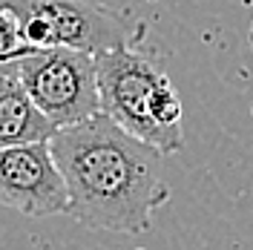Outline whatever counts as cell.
<instances>
[{
  "instance_id": "6da1fadb",
  "label": "cell",
  "mask_w": 253,
  "mask_h": 250,
  "mask_svg": "<svg viewBox=\"0 0 253 250\" xmlns=\"http://www.w3.org/2000/svg\"><path fill=\"white\" fill-rule=\"evenodd\" d=\"M49 147L69 190V216L92 230L147 233L153 213L170 202L164 156L104 112L58 129Z\"/></svg>"
},
{
  "instance_id": "7a4b0ae2",
  "label": "cell",
  "mask_w": 253,
  "mask_h": 250,
  "mask_svg": "<svg viewBox=\"0 0 253 250\" xmlns=\"http://www.w3.org/2000/svg\"><path fill=\"white\" fill-rule=\"evenodd\" d=\"M98 63L101 112L138 141L173 156L184 147L181 98L173 81L135 46L107 52Z\"/></svg>"
},
{
  "instance_id": "3957f363",
  "label": "cell",
  "mask_w": 253,
  "mask_h": 250,
  "mask_svg": "<svg viewBox=\"0 0 253 250\" xmlns=\"http://www.w3.org/2000/svg\"><path fill=\"white\" fill-rule=\"evenodd\" d=\"M17 20L23 43L32 49L66 46L101 58L132 46L141 26L132 29L118 12L98 0H0Z\"/></svg>"
},
{
  "instance_id": "277c9868",
  "label": "cell",
  "mask_w": 253,
  "mask_h": 250,
  "mask_svg": "<svg viewBox=\"0 0 253 250\" xmlns=\"http://www.w3.org/2000/svg\"><path fill=\"white\" fill-rule=\"evenodd\" d=\"M17 81L58 129L101 115L98 63L92 55L66 46L35 49L12 63Z\"/></svg>"
},
{
  "instance_id": "5b68a950",
  "label": "cell",
  "mask_w": 253,
  "mask_h": 250,
  "mask_svg": "<svg viewBox=\"0 0 253 250\" xmlns=\"http://www.w3.org/2000/svg\"><path fill=\"white\" fill-rule=\"evenodd\" d=\"M0 207L35 219L69 213V190L49 141L0 147Z\"/></svg>"
},
{
  "instance_id": "8992f818",
  "label": "cell",
  "mask_w": 253,
  "mask_h": 250,
  "mask_svg": "<svg viewBox=\"0 0 253 250\" xmlns=\"http://www.w3.org/2000/svg\"><path fill=\"white\" fill-rule=\"evenodd\" d=\"M12 63L0 66V147L46 144L58 135V126L29 98Z\"/></svg>"
},
{
  "instance_id": "52a82bcc",
  "label": "cell",
  "mask_w": 253,
  "mask_h": 250,
  "mask_svg": "<svg viewBox=\"0 0 253 250\" xmlns=\"http://www.w3.org/2000/svg\"><path fill=\"white\" fill-rule=\"evenodd\" d=\"M29 52H35V49L23 43L15 15L0 3V66H3V63H12V61H20V58H26Z\"/></svg>"
},
{
  "instance_id": "ba28073f",
  "label": "cell",
  "mask_w": 253,
  "mask_h": 250,
  "mask_svg": "<svg viewBox=\"0 0 253 250\" xmlns=\"http://www.w3.org/2000/svg\"><path fill=\"white\" fill-rule=\"evenodd\" d=\"M248 41H251V52H253V20H251V32H248Z\"/></svg>"
},
{
  "instance_id": "9c48e42d",
  "label": "cell",
  "mask_w": 253,
  "mask_h": 250,
  "mask_svg": "<svg viewBox=\"0 0 253 250\" xmlns=\"http://www.w3.org/2000/svg\"><path fill=\"white\" fill-rule=\"evenodd\" d=\"M251 3H253V0H251Z\"/></svg>"
}]
</instances>
